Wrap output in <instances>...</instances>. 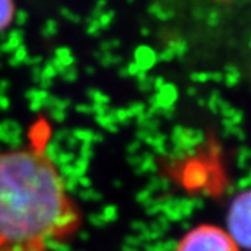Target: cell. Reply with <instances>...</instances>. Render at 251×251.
Masks as SVG:
<instances>
[{
    "instance_id": "1",
    "label": "cell",
    "mask_w": 251,
    "mask_h": 251,
    "mask_svg": "<svg viewBox=\"0 0 251 251\" xmlns=\"http://www.w3.org/2000/svg\"><path fill=\"white\" fill-rule=\"evenodd\" d=\"M80 225V208L44 147L0 150V251H49Z\"/></svg>"
},
{
    "instance_id": "2",
    "label": "cell",
    "mask_w": 251,
    "mask_h": 251,
    "mask_svg": "<svg viewBox=\"0 0 251 251\" xmlns=\"http://www.w3.org/2000/svg\"><path fill=\"white\" fill-rule=\"evenodd\" d=\"M224 229L239 250L251 251V188L230 201Z\"/></svg>"
},
{
    "instance_id": "3",
    "label": "cell",
    "mask_w": 251,
    "mask_h": 251,
    "mask_svg": "<svg viewBox=\"0 0 251 251\" xmlns=\"http://www.w3.org/2000/svg\"><path fill=\"white\" fill-rule=\"evenodd\" d=\"M175 251H240L224 227L200 225L190 229L176 246Z\"/></svg>"
},
{
    "instance_id": "4",
    "label": "cell",
    "mask_w": 251,
    "mask_h": 251,
    "mask_svg": "<svg viewBox=\"0 0 251 251\" xmlns=\"http://www.w3.org/2000/svg\"><path fill=\"white\" fill-rule=\"evenodd\" d=\"M16 16L14 0H0V32L10 27Z\"/></svg>"
},
{
    "instance_id": "5",
    "label": "cell",
    "mask_w": 251,
    "mask_h": 251,
    "mask_svg": "<svg viewBox=\"0 0 251 251\" xmlns=\"http://www.w3.org/2000/svg\"><path fill=\"white\" fill-rule=\"evenodd\" d=\"M224 1H226V0H224Z\"/></svg>"
}]
</instances>
